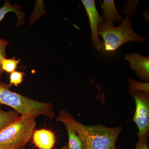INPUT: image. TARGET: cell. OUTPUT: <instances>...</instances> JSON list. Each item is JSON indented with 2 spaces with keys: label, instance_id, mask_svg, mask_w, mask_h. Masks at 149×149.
<instances>
[{
  "label": "cell",
  "instance_id": "obj_7",
  "mask_svg": "<svg viewBox=\"0 0 149 149\" xmlns=\"http://www.w3.org/2000/svg\"><path fill=\"white\" fill-rule=\"evenodd\" d=\"M125 59L130 63L131 69L141 80L149 81V56H143L136 53L126 54Z\"/></svg>",
  "mask_w": 149,
  "mask_h": 149
},
{
  "label": "cell",
  "instance_id": "obj_15",
  "mask_svg": "<svg viewBox=\"0 0 149 149\" xmlns=\"http://www.w3.org/2000/svg\"><path fill=\"white\" fill-rule=\"evenodd\" d=\"M24 73L18 71H15L10 73V87L12 85L18 86L21 84L24 79Z\"/></svg>",
  "mask_w": 149,
  "mask_h": 149
},
{
  "label": "cell",
  "instance_id": "obj_14",
  "mask_svg": "<svg viewBox=\"0 0 149 149\" xmlns=\"http://www.w3.org/2000/svg\"><path fill=\"white\" fill-rule=\"evenodd\" d=\"M129 89L132 92H149V83H142L136 81L132 78H130L128 80Z\"/></svg>",
  "mask_w": 149,
  "mask_h": 149
},
{
  "label": "cell",
  "instance_id": "obj_5",
  "mask_svg": "<svg viewBox=\"0 0 149 149\" xmlns=\"http://www.w3.org/2000/svg\"><path fill=\"white\" fill-rule=\"evenodd\" d=\"M129 93L135 100L136 111L133 120L136 123L139 132V140L148 139L149 135V92H132Z\"/></svg>",
  "mask_w": 149,
  "mask_h": 149
},
{
  "label": "cell",
  "instance_id": "obj_4",
  "mask_svg": "<svg viewBox=\"0 0 149 149\" xmlns=\"http://www.w3.org/2000/svg\"><path fill=\"white\" fill-rule=\"evenodd\" d=\"M35 118L20 116L0 130V149H23L32 138Z\"/></svg>",
  "mask_w": 149,
  "mask_h": 149
},
{
  "label": "cell",
  "instance_id": "obj_3",
  "mask_svg": "<svg viewBox=\"0 0 149 149\" xmlns=\"http://www.w3.org/2000/svg\"><path fill=\"white\" fill-rule=\"evenodd\" d=\"M9 85L0 81V104L13 109L21 116L34 117L45 116L50 119L55 117L53 105L50 103L42 102L13 92Z\"/></svg>",
  "mask_w": 149,
  "mask_h": 149
},
{
  "label": "cell",
  "instance_id": "obj_8",
  "mask_svg": "<svg viewBox=\"0 0 149 149\" xmlns=\"http://www.w3.org/2000/svg\"><path fill=\"white\" fill-rule=\"evenodd\" d=\"M32 138L33 143L40 149H52L56 143L54 134L47 129L35 130Z\"/></svg>",
  "mask_w": 149,
  "mask_h": 149
},
{
  "label": "cell",
  "instance_id": "obj_2",
  "mask_svg": "<svg viewBox=\"0 0 149 149\" xmlns=\"http://www.w3.org/2000/svg\"><path fill=\"white\" fill-rule=\"evenodd\" d=\"M138 1H127L123 8V13L127 14L125 19L118 27L102 21L99 24L98 33L102 37L104 41L103 51L107 53H111L120 46L128 42H144L145 37L136 33L132 28L130 17L136 13Z\"/></svg>",
  "mask_w": 149,
  "mask_h": 149
},
{
  "label": "cell",
  "instance_id": "obj_12",
  "mask_svg": "<svg viewBox=\"0 0 149 149\" xmlns=\"http://www.w3.org/2000/svg\"><path fill=\"white\" fill-rule=\"evenodd\" d=\"M18 114L15 111H4L0 105V130L17 119L19 116Z\"/></svg>",
  "mask_w": 149,
  "mask_h": 149
},
{
  "label": "cell",
  "instance_id": "obj_13",
  "mask_svg": "<svg viewBox=\"0 0 149 149\" xmlns=\"http://www.w3.org/2000/svg\"><path fill=\"white\" fill-rule=\"evenodd\" d=\"M20 59H16L15 57L11 58H5L2 62L1 68L3 72L10 73L15 71L19 65Z\"/></svg>",
  "mask_w": 149,
  "mask_h": 149
},
{
  "label": "cell",
  "instance_id": "obj_10",
  "mask_svg": "<svg viewBox=\"0 0 149 149\" xmlns=\"http://www.w3.org/2000/svg\"><path fill=\"white\" fill-rule=\"evenodd\" d=\"M14 12L18 19L17 25H21L24 23V13L22 11L21 6L17 5H12L9 1H6L3 6L0 8V22L4 19L6 15L9 12Z\"/></svg>",
  "mask_w": 149,
  "mask_h": 149
},
{
  "label": "cell",
  "instance_id": "obj_11",
  "mask_svg": "<svg viewBox=\"0 0 149 149\" xmlns=\"http://www.w3.org/2000/svg\"><path fill=\"white\" fill-rule=\"evenodd\" d=\"M68 136V149H85V147L82 139L69 125L64 124Z\"/></svg>",
  "mask_w": 149,
  "mask_h": 149
},
{
  "label": "cell",
  "instance_id": "obj_1",
  "mask_svg": "<svg viewBox=\"0 0 149 149\" xmlns=\"http://www.w3.org/2000/svg\"><path fill=\"white\" fill-rule=\"evenodd\" d=\"M56 119L73 129L83 141L85 149H113L122 130L121 126L108 128L101 125H83L65 110L60 111Z\"/></svg>",
  "mask_w": 149,
  "mask_h": 149
},
{
  "label": "cell",
  "instance_id": "obj_19",
  "mask_svg": "<svg viewBox=\"0 0 149 149\" xmlns=\"http://www.w3.org/2000/svg\"><path fill=\"white\" fill-rule=\"evenodd\" d=\"M113 149H116V147H115V148H113Z\"/></svg>",
  "mask_w": 149,
  "mask_h": 149
},
{
  "label": "cell",
  "instance_id": "obj_20",
  "mask_svg": "<svg viewBox=\"0 0 149 149\" xmlns=\"http://www.w3.org/2000/svg\"></svg>",
  "mask_w": 149,
  "mask_h": 149
},
{
  "label": "cell",
  "instance_id": "obj_17",
  "mask_svg": "<svg viewBox=\"0 0 149 149\" xmlns=\"http://www.w3.org/2000/svg\"><path fill=\"white\" fill-rule=\"evenodd\" d=\"M148 139L139 140L135 149H149Z\"/></svg>",
  "mask_w": 149,
  "mask_h": 149
},
{
  "label": "cell",
  "instance_id": "obj_9",
  "mask_svg": "<svg viewBox=\"0 0 149 149\" xmlns=\"http://www.w3.org/2000/svg\"><path fill=\"white\" fill-rule=\"evenodd\" d=\"M102 21L113 26L115 22L123 21L124 18L118 12L113 0H104L101 3Z\"/></svg>",
  "mask_w": 149,
  "mask_h": 149
},
{
  "label": "cell",
  "instance_id": "obj_6",
  "mask_svg": "<svg viewBox=\"0 0 149 149\" xmlns=\"http://www.w3.org/2000/svg\"><path fill=\"white\" fill-rule=\"evenodd\" d=\"M86 11L91 30V39L93 46L95 49L99 52L104 49V43L99 39L98 30L99 24L102 21V17L97 10L95 1L94 0H82Z\"/></svg>",
  "mask_w": 149,
  "mask_h": 149
},
{
  "label": "cell",
  "instance_id": "obj_18",
  "mask_svg": "<svg viewBox=\"0 0 149 149\" xmlns=\"http://www.w3.org/2000/svg\"><path fill=\"white\" fill-rule=\"evenodd\" d=\"M59 149H68V148L67 146H64L63 147H62L61 148Z\"/></svg>",
  "mask_w": 149,
  "mask_h": 149
},
{
  "label": "cell",
  "instance_id": "obj_16",
  "mask_svg": "<svg viewBox=\"0 0 149 149\" xmlns=\"http://www.w3.org/2000/svg\"><path fill=\"white\" fill-rule=\"evenodd\" d=\"M8 45V41L0 38V77H2L4 73L1 68L2 62L4 59L7 58L6 50Z\"/></svg>",
  "mask_w": 149,
  "mask_h": 149
}]
</instances>
